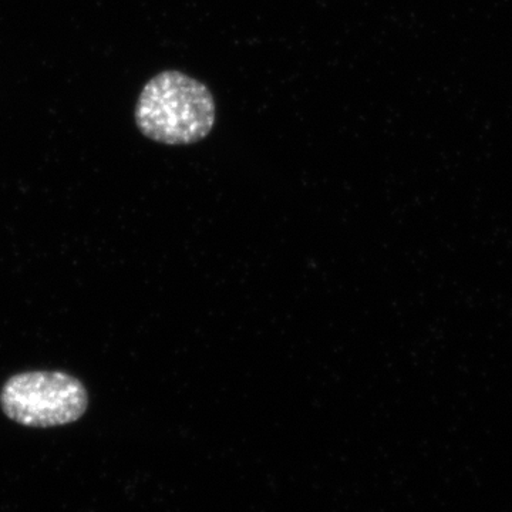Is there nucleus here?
Masks as SVG:
<instances>
[{
	"mask_svg": "<svg viewBox=\"0 0 512 512\" xmlns=\"http://www.w3.org/2000/svg\"><path fill=\"white\" fill-rule=\"evenodd\" d=\"M134 116L138 130L148 140L165 146H190L210 136L217 109L204 83L178 70H165L143 87Z\"/></svg>",
	"mask_w": 512,
	"mask_h": 512,
	"instance_id": "obj_1",
	"label": "nucleus"
},
{
	"mask_svg": "<svg viewBox=\"0 0 512 512\" xmlns=\"http://www.w3.org/2000/svg\"><path fill=\"white\" fill-rule=\"evenodd\" d=\"M0 407L20 426L52 429L82 419L89 407V393L69 373L25 372L3 384Z\"/></svg>",
	"mask_w": 512,
	"mask_h": 512,
	"instance_id": "obj_2",
	"label": "nucleus"
}]
</instances>
